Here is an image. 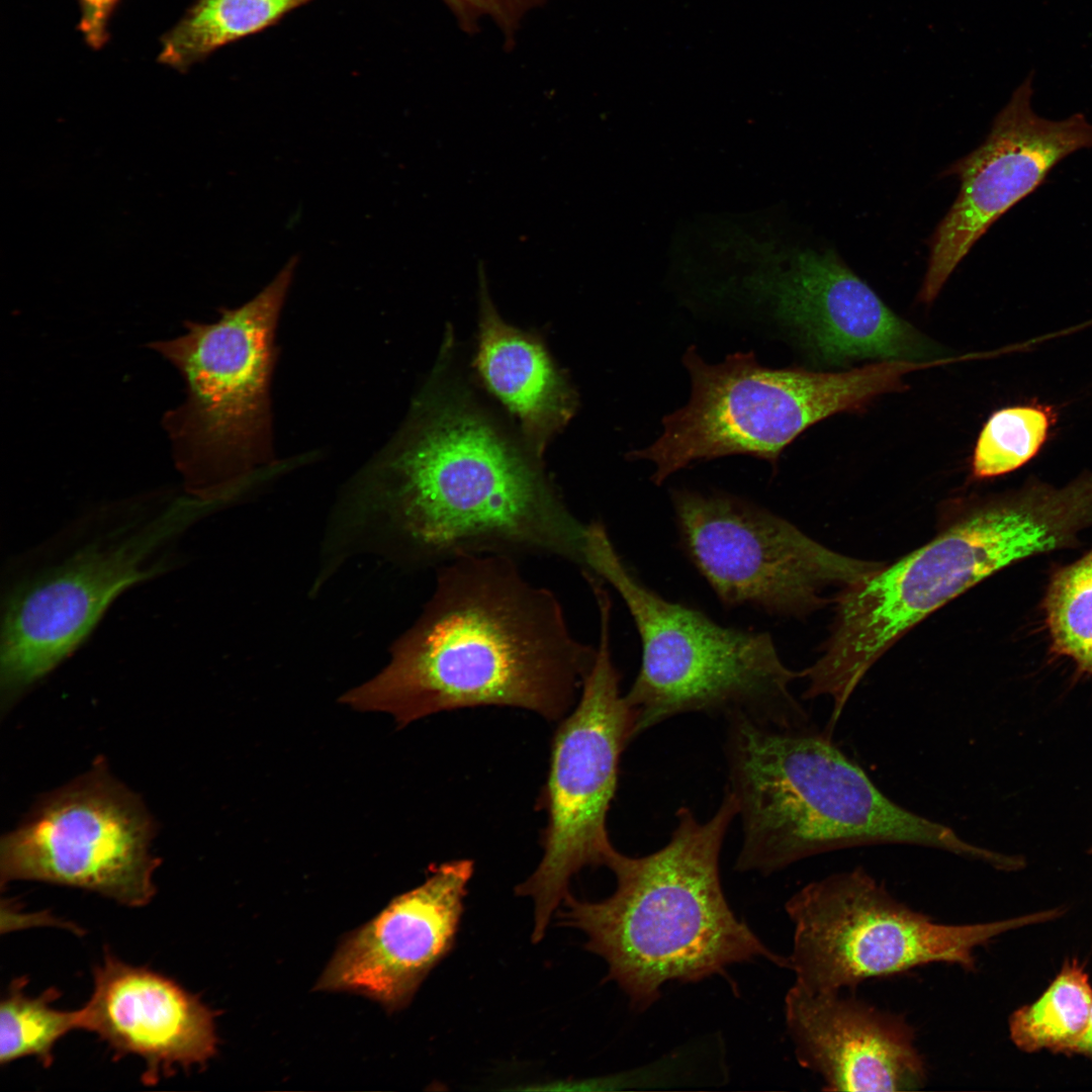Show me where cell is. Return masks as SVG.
I'll use <instances>...</instances> for the list:
<instances>
[{"mask_svg": "<svg viewBox=\"0 0 1092 1092\" xmlns=\"http://www.w3.org/2000/svg\"><path fill=\"white\" fill-rule=\"evenodd\" d=\"M442 355L367 471L407 558H555L584 569L587 523L541 458L479 403Z\"/></svg>", "mask_w": 1092, "mask_h": 1092, "instance_id": "6da1fadb", "label": "cell"}, {"mask_svg": "<svg viewBox=\"0 0 1092 1092\" xmlns=\"http://www.w3.org/2000/svg\"><path fill=\"white\" fill-rule=\"evenodd\" d=\"M437 569L417 621L373 679L343 696L398 727L443 711L514 707L560 721L574 707L597 648L571 631L557 596L506 555H469Z\"/></svg>", "mask_w": 1092, "mask_h": 1092, "instance_id": "7a4b0ae2", "label": "cell"}, {"mask_svg": "<svg viewBox=\"0 0 1092 1092\" xmlns=\"http://www.w3.org/2000/svg\"><path fill=\"white\" fill-rule=\"evenodd\" d=\"M738 816L727 790L706 822L690 808L676 812L669 841L644 856L617 849L607 862L616 888L600 901L566 896L559 923L582 931L585 948L608 966L631 1006L645 1011L668 982L698 983L729 967L758 959L788 969L730 908L720 878L726 832Z\"/></svg>", "mask_w": 1092, "mask_h": 1092, "instance_id": "3957f363", "label": "cell"}, {"mask_svg": "<svg viewBox=\"0 0 1092 1092\" xmlns=\"http://www.w3.org/2000/svg\"><path fill=\"white\" fill-rule=\"evenodd\" d=\"M1090 526L1092 499L1075 481L952 500L930 542L837 595L831 635L805 669L809 693L842 711L877 660L928 615L1010 564L1074 544Z\"/></svg>", "mask_w": 1092, "mask_h": 1092, "instance_id": "277c9868", "label": "cell"}, {"mask_svg": "<svg viewBox=\"0 0 1092 1092\" xmlns=\"http://www.w3.org/2000/svg\"><path fill=\"white\" fill-rule=\"evenodd\" d=\"M727 718V789L738 803L743 832L738 872L770 875L816 854L877 844L998 861L997 851L887 797L829 731L779 729L739 714Z\"/></svg>", "mask_w": 1092, "mask_h": 1092, "instance_id": "5b68a950", "label": "cell"}, {"mask_svg": "<svg viewBox=\"0 0 1092 1092\" xmlns=\"http://www.w3.org/2000/svg\"><path fill=\"white\" fill-rule=\"evenodd\" d=\"M584 558V573L618 593L640 637L641 666L625 695L635 736L691 712L740 714L779 729L810 726L791 692L802 671L786 666L767 632L723 626L661 597L625 564L601 521L588 523Z\"/></svg>", "mask_w": 1092, "mask_h": 1092, "instance_id": "8992f818", "label": "cell"}, {"mask_svg": "<svg viewBox=\"0 0 1092 1092\" xmlns=\"http://www.w3.org/2000/svg\"><path fill=\"white\" fill-rule=\"evenodd\" d=\"M210 506L192 496L82 520L2 599L3 711L64 661L125 589L163 573L169 548Z\"/></svg>", "mask_w": 1092, "mask_h": 1092, "instance_id": "52a82bcc", "label": "cell"}, {"mask_svg": "<svg viewBox=\"0 0 1092 1092\" xmlns=\"http://www.w3.org/2000/svg\"><path fill=\"white\" fill-rule=\"evenodd\" d=\"M297 262L215 322L187 323L181 336L152 344L186 383L185 400L164 423L186 489L200 502L225 499L273 461L275 336Z\"/></svg>", "mask_w": 1092, "mask_h": 1092, "instance_id": "ba28073f", "label": "cell"}, {"mask_svg": "<svg viewBox=\"0 0 1092 1092\" xmlns=\"http://www.w3.org/2000/svg\"><path fill=\"white\" fill-rule=\"evenodd\" d=\"M692 380L688 403L664 417L663 432L631 453L655 466L659 485L696 461L744 454L774 467L782 451L812 425L840 413L864 411L879 396L904 389L903 378L929 362L876 361L845 371L772 369L752 352L709 364L694 347L684 356Z\"/></svg>", "mask_w": 1092, "mask_h": 1092, "instance_id": "9c48e42d", "label": "cell"}, {"mask_svg": "<svg viewBox=\"0 0 1092 1092\" xmlns=\"http://www.w3.org/2000/svg\"><path fill=\"white\" fill-rule=\"evenodd\" d=\"M795 984L841 992L931 964L976 971L975 951L996 936L1059 916L1058 909L1004 920L946 924L913 910L863 868L807 884L786 903Z\"/></svg>", "mask_w": 1092, "mask_h": 1092, "instance_id": "30bf717a", "label": "cell"}, {"mask_svg": "<svg viewBox=\"0 0 1092 1092\" xmlns=\"http://www.w3.org/2000/svg\"><path fill=\"white\" fill-rule=\"evenodd\" d=\"M600 639L595 661L572 710L552 737L549 769L538 799L546 812L542 858L516 888L534 902L532 939L540 941L555 910L569 894L574 875L607 866L616 848L607 817L615 797L621 754L635 736V714L620 692L621 675L611 652L612 602H596Z\"/></svg>", "mask_w": 1092, "mask_h": 1092, "instance_id": "8fae6325", "label": "cell"}, {"mask_svg": "<svg viewBox=\"0 0 1092 1092\" xmlns=\"http://www.w3.org/2000/svg\"><path fill=\"white\" fill-rule=\"evenodd\" d=\"M703 250L742 270V288L768 303L819 363L950 357L896 314L832 250L785 244L768 231L727 220L710 225Z\"/></svg>", "mask_w": 1092, "mask_h": 1092, "instance_id": "7c38bea8", "label": "cell"}, {"mask_svg": "<svg viewBox=\"0 0 1092 1092\" xmlns=\"http://www.w3.org/2000/svg\"><path fill=\"white\" fill-rule=\"evenodd\" d=\"M680 545L728 608L802 618L884 564L833 551L788 520L726 493L671 492Z\"/></svg>", "mask_w": 1092, "mask_h": 1092, "instance_id": "4fadbf2b", "label": "cell"}, {"mask_svg": "<svg viewBox=\"0 0 1092 1092\" xmlns=\"http://www.w3.org/2000/svg\"><path fill=\"white\" fill-rule=\"evenodd\" d=\"M153 817L104 760L42 796L1 839V884L38 881L81 888L129 907L156 893Z\"/></svg>", "mask_w": 1092, "mask_h": 1092, "instance_id": "5bb4252c", "label": "cell"}, {"mask_svg": "<svg viewBox=\"0 0 1092 1092\" xmlns=\"http://www.w3.org/2000/svg\"><path fill=\"white\" fill-rule=\"evenodd\" d=\"M1031 75L1014 91L975 151L947 174L961 181L957 199L930 242L918 299L931 303L959 263L1010 208L1032 193L1051 170L1075 152L1092 148V123L1081 113L1062 120L1031 107Z\"/></svg>", "mask_w": 1092, "mask_h": 1092, "instance_id": "9a60e30c", "label": "cell"}, {"mask_svg": "<svg viewBox=\"0 0 1092 1092\" xmlns=\"http://www.w3.org/2000/svg\"><path fill=\"white\" fill-rule=\"evenodd\" d=\"M426 881L395 897L342 941L316 989L369 997L386 1010L406 1006L430 971L454 944L471 859L430 867Z\"/></svg>", "mask_w": 1092, "mask_h": 1092, "instance_id": "2e32d148", "label": "cell"}, {"mask_svg": "<svg viewBox=\"0 0 1092 1092\" xmlns=\"http://www.w3.org/2000/svg\"><path fill=\"white\" fill-rule=\"evenodd\" d=\"M785 1021L799 1064L827 1091H915L927 1081L914 1027L901 1014L840 992L794 985Z\"/></svg>", "mask_w": 1092, "mask_h": 1092, "instance_id": "e0dca14e", "label": "cell"}, {"mask_svg": "<svg viewBox=\"0 0 1092 1092\" xmlns=\"http://www.w3.org/2000/svg\"><path fill=\"white\" fill-rule=\"evenodd\" d=\"M79 1029L96 1033L121 1057L146 1063L155 1084L176 1067L205 1064L216 1053L214 1013L170 978L106 952L94 969V989L79 1009Z\"/></svg>", "mask_w": 1092, "mask_h": 1092, "instance_id": "ac0fdd59", "label": "cell"}, {"mask_svg": "<svg viewBox=\"0 0 1092 1092\" xmlns=\"http://www.w3.org/2000/svg\"><path fill=\"white\" fill-rule=\"evenodd\" d=\"M479 299L476 372L518 421L526 445L542 457L572 418L575 392L541 340L504 321L482 281Z\"/></svg>", "mask_w": 1092, "mask_h": 1092, "instance_id": "d6986e66", "label": "cell"}, {"mask_svg": "<svg viewBox=\"0 0 1092 1092\" xmlns=\"http://www.w3.org/2000/svg\"><path fill=\"white\" fill-rule=\"evenodd\" d=\"M313 0H196L162 36L158 60L180 72Z\"/></svg>", "mask_w": 1092, "mask_h": 1092, "instance_id": "ffe728a7", "label": "cell"}, {"mask_svg": "<svg viewBox=\"0 0 1092 1092\" xmlns=\"http://www.w3.org/2000/svg\"><path fill=\"white\" fill-rule=\"evenodd\" d=\"M1091 1015L1092 986L1088 975L1076 959L1068 960L1036 1001L1011 1014L1010 1038L1026 1053L1048 1050L1074 1054Z\"/></svg>", "mask_w": 1092, "mask_h": 1092, "instance_id": "44dd1931", "label": "cell"}, {"mask_svg": "<svg viewBox=\"0 0 1092 1092\" xmlns=\"http://www.w3.org/2000/svg\"><path fill=\"white\" fill-rule=\"evenodd\" d=\"M27 979L10 984L0 1006V1063L9 1064L23 1057H34L44 1067L53 1061L55 1043L72 1029L79 1028V1010L62 1011L52 1007L60 997L55 988L37 997L24 989Z\"/></svg>", "mask_w": 1092, "mask_h": 1092, "instance_id": "7402d4cb", "label": "cell"}, {"mask_svg": "<svg viewBox=\"0 0 1092 1092\" xmlns=\"http://www.w3.org/2000/svg\"><path fill=\"white\" fill-rule=\"evenodd\" d=\"M1055 421V412L1044 404H1018L995 411L977 438L971 477L994 478L1023 466L1039 452Z\"/></svg>", "mask_w": 1092, "mask_h": 1092, "instance_id": "603a6c76", "label": "cell"}, {"mask_svg": "<svg viewBox=\"0 0 1092 1092\" xmlns=\"http://www.w3.org/2000/svg\"><path fill=\"white\" fill-rule=\"evenodd\" d=\"M1043 611L1053 652L1092 677V549L1054 573Z\"/></svg>", "mask_w": 1092, "mask_h": 1092, "instance_id": "cb8c5ba5", "label": "cell"}, {"mask_svg": "<svg viewBox=\"0 0 1092 1092\" xmlns=\"http://www.w3.org/2000/svg\"><path fill=\"white\" fill-rule=\"evenodd\" d=\"M461 26L472 30L482 17H490L511 38L525 13L545 0H444Z\"/></svg>", "mask_w": 1092, "mask_h": 1092, "instance_id": "d4e9b609", "label": "cell"}, {"mask_svg": "<svg viewBox=\"0 0 1092 1092\" xmlns=\"http://www.w3.org/2000/svg\"><path fill=\"white\" fill-rule=\"evenodd\" d=\"M80 21L78 29L86 43L99 50L109 38L108 24L120 0H78Z\"/></svg>", "mask_w": 1092, "mask_h": 1092, "instance_id": "484cf974", "label": "cell"}, {"mask_svg": "<svg viewBox=\"0 0 1092 1092\" xmlns=\"http://www.w3.org/2000/svg\"><path fill=\"white\" fill-rule=\"evenodd\" d=\"M1074 1054H1081L1092 1059V1015L1089 1027L1085 1035L1077 1045Z\"/></svg>", "mask_w": 1092, "mask_h": 1092, "instance_id": "4316f807", "label": "cell"}, {"mask_svg": "<svg viewBox=\"0 0 1092 1092\" xmlns=\"http://www.w3.org/2000/svg\"><path fill=\"white\" fill-rule=\"evenodd\" d=\"M1090 852L1092 853V848H1091Z\"/></svg>", "mask_w": 1092, "mask_h": 1092, "instance_id": "83f0119b", "label": "cell"}]
</instances>
